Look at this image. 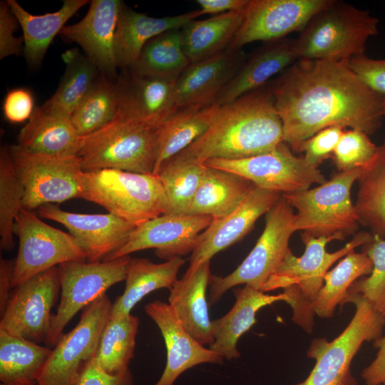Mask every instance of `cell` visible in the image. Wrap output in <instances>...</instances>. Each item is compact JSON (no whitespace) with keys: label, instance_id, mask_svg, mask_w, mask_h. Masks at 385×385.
Returning <instances> with one entry per match:
<instances>
[{"label":"cell","instance_id":"cell-1","mask_svg":"<svg viewBox=\"0 0 385 385\" xmlns=\"http://www.w3.org/2000/svg\"><path fill=\"white\" fill-rule=\"evenodd\" d=\"M294 152L332 126L368 135L381 125L384 97L364 86L343 61L298 59L267 84Z\"/></svg>","mask_w":385,"mask_h":385},{"label":"cell","instance_id":"cell-2","mask_svg":"<svg viewBox=\"0 0 385 385\" xmlns=\"http://www.w3.org/2000/svg\"><path fill=\"white\" fill-rule=\"evenodd\" d=\"M284 141L282 120L265 86L220 106L207 130L177 155L204 163L270 152Z\"/></svg>","mask_w":385,"mask_h":385},{"label":"cell","instance_id":"cell-3","mask_svg":"<svg viewBox=\"0 0 385 385\" xmlns=\"http://www.w3.org/2000/svg\"><path fill=\"white\" fill-rule=\"evenodd\" d=\"M301 236L305 245L304 254L296 257L289 248L261 291L282 289L287 297V303L293 310V322L306 332L312 333L315 315L313 304L328 270L356 247L369 242L373 235L364 232L357 233L343 247L334 252H328L326 249L328 242L334 240L333 238L303 234Z\"/></svg>","mask_w":385,"mask_h":385},{"label":"cell","instance_id":"cell-4","mask_svg":"<svg viewBox=\"0 0 385 385\" xmlns=\"http://www.w3.org/2000/svg\"><path fill=\"white\" fill-rule=\"evenodd\" d=\"M160 128L116 115L101 129L81 137L77 156L83 171L117 169L153 174Z\"/></svg>","mask_w":385,"mask_h":385},{"label":"cell","instance_id":"cell-5","mask_svg":"<svg viewBox=\"0 0 385 385\" xmlns=\"http://www.w3.org/2000/svg\"><path fill=\"white\" fill-rule=\"evenodd\" d=\"M80 197L135 226L167 210L162 184L154 174L117 169L82 171Z\"/></svg>","mask_w":385,"mask_h":385},{"label":"cell","instance_id":"cell-6","mask_svg":"<svg viewBox=\"0 0 385 385\" xmlns=\"http://www.w3.org/2000/svg\"><path fill=\"white\" fill-rule=\"evenodd\" d=\"M379 22L368 11L333 1L295 40L298 59L344 61L364 54L368 39L379 33Z\"/></svg>","mask_w":385,"mask_h":385},{"label":"cell","instance_id":"cell-7","mask_svg":"<svg viewBox=\"0 0 385 385\" xmlns=\"http://www.w3.org/2000/svg\"><path fill=\"white\" fill-rule=\"evenodd\" d=\"M364 168V167H363ZM363 168L339 171L330 180L312 189L282 194L296 209V231L314 237L344 240L359 228V220L351 199V189Z\"/></svg>","mask_w":385,"mask_h":385},{"label":"cell","instance_id":"cell-8","mask_svg":"<svg viewBox=\"0 0 385 385\" xmlns=\"http://www.w3.org/2000/svg\"><path fill=\"white\" fill-rule=\"evenodd\" d=\"M349 302L355 305L356 312L344 331L331 342L324 337L312 341L307 355L316 363L298 385H358L351 363L364 342L381 337L385 316L358 294H348L344 304Z\"/></svg>","mask_w":385,"mask_h":385},{"label":"cell","instance_id":"cell-9","mask_svg":"<svg viewBox=\"0 0 385 385\" xmlns=\"http://www.w3.org/2000/svg\"><path fill=\"white\" fill-rule=\"evenodd\" d=\"M296 232L293 208L282 197L265 214V229L242 262L225 277L212 275L210 282V305L218 302L238 284L262 288L283 260L292 235Z\"/></svg>","mask_w":385,"mask_h":385},{"label":"cell","instance_id":"cell-10","mask_svg":"<svg viewBox=\"0 0 385 385\" xmlns=\"http://www.w3.org/2000/svg\"><path fill=\"white\" fill-rule=\"evenodd\" d=\"M130 260L125 255L101 262L71 261L58 266L61 299L53 317L47 346H55L76 313L106 294L110 287L125 280Z\"/></svg>","mask_w":385,"mask_h":385},{"label":"cell","instance_id":"cell-11","mask_svg":"<svg viewBox=\"0 0 385 385\" xmlns=\"http://www.w3.org/2000/svg\"><path fill=\"white\" fill-rule=\"evenodd\" d=\"M14 166L24 189V208L40 207L79 198L78 156H54L29 151L19 145L10 146Z\"/></svg>","mask_w":385,"mask_h":385},{"label":"cell","instance_id":"cell-12","mask_svg":"<svg viewBox=\"0 0 385 385\" xmlns=\"http://www.w3.org/2000/svg\"><path fill=\"white\" fill-rule=\"evenodd\" d=\"M14 232L19 238L11 287L59 265L87 260L86 253L69 232L51 227L31 211L22 208Z\"/></svg>","mask_w":385,"mask_h":385},{"label":"cell","instance_id":"cell-13","mask_svg":"<svg viewBox=\"0 0 385 385\" xmlns=\"http://www.w3.org/2000/svg\"><path fill=\"white\" fill-rule=\"evenodd\" d=\"M113 303L104 294L83 309L77 325L62 334L36 385H76L85 365L97 351Z\"/></svg>","mask_w":385,"mask_h":385},{"label":"cell","instance_id":"cell-14","mask_svg":"<svg viewBox=\"0 0 385 385\" xmlns=\"http://www.w3.org/2000/svg\"><path fill=\"white\" fill-rule=\"evenodd\" d=\"M239 175L257 188L282 194L303 191L326 181L318 168L296 156L283 141L273 150L241 159H210L204 163Z\"/></svg>","mask_w":385,"mask_h":385},{"label":"cell","instance_id":"cell-15","mask_svg":"<svg viewBox=\"0 0 385 385\" xmlns=\"http://www.w3.org/2000/svg\"><path fill=\"white\" fill-rule=\"evenodd\" d=\"M13 289L1 316L0 329L37 344H46L53 317L51 309L61 290L58 266Z\"/></svg>","mask_w":385,"mask_h":385},{"label":"cell","instance_id":"cell-16","mask_svg":"<svg viewBox=\"0 0 385 385\" xmlns=\"http://www.w3.org/2000/svg\"><path fill=\"white\" fill-rule=\"evenodd\" d=\"M334 0H250L242 24L227 49L239 50L254 41H274L302 31Z\"/></svg>","mask_w":385,"mask_h":385},{"label":"cell","instance_id":"cell-17","mask_svg":"<svg viewBox=\"0 0 385 385\" xmlns=\"http://www.w3.org/2000/svg\"><path fill=\"white\" fill-rule=\"evenodd\" d=\"M206 215L163 214L137 225L128 240L107 260L154 248L160 259L168 260L192 252L199 235L212 222Z\"/></svg>","mask_w":385,"mask_h":385},{"label":"cell","instance_id":"cell-18","mask_svg":"<svg viewBox=\"0 0 385 385\" xmlns=\"http://www.w3.org/2000/svg\"><path fill=\"white\" fill-rule=\"evenodd\" d=\"M38 214L64 225L83 247L88 262L107 260L124 246L136 227L111 213L71 212L53 204L40 207Z\"/></svg>","mask_w":385,"mask_h":385},{"label":"cell","instance_id":"cell-19","mask_svg":"<svg viewBox=\"0 0 385 385\" xmlns=\"http://www.w3.org/2000/svg\"><path fill=\"white\" fill-rule=\"evenodd\" d=\"M123 4L120 0H93L81 21L65 26L60 32L82 48L101 74L112 80L118 78L115 38Z\"/></svg>","mask_w":385,"mask_h":385},{"label":"cell","instance_id":"cell-20","mask_svg":"<svg viewBox=\"0 0 385 385\" xmlns=\"http://www.w3.org/2000/svg\"><path fill=\"white\" fill-rule=\"evenodd\" d=\"M175 81L124 69L115 81L118 103L116 115L160 127L178 108Z\"/></svg>","mask_w":385,"mask_h":385},{"label":"cell","instance_id":"cell-21","mask_svg":"<svg viewBox=\"0 0 385 385\" xmlns=\"http://www.w3.org/2000/svg\"><path fill=\"white\" fill-rule=\"evenodd\" d=\"M281 197L279 192L255 187L231 214L212 220L199 235L188 267L194 268L210 261L217 252L243 238L257 219L265 215Z\"/></svg>","mask_w":385,"mask_h":385},{"label":"cell","instance_id":"cell-22","mask_svg":"<svg viewBox=\"0 0 385 385\" xmlns=\"http://www.w3.org/2000/svg\"><path fill=\"white\" fill-rule=\"evenodd\" d=\"M146 314L156 324L165 341L167 361L154 385H174L186 370L205 364H220L223 359L196 341L183 327L171 306L155 300L145 306Z\"/></svg>","mask_w":385,"mask_h":385},{"label":"cell","instance_id":"cell-23","mask_svg":"<svg viewBox=\"0 0 385 385\" xmlns=\"http://www.w3.org/2000/svg\"><path fill=\"white\" fill-rule=\"evenodd\" d=\"M247 57L242 49H226L190 63L175 83L177 108L214 104Z\"/></svg>","mask_w":385,"mask_h":385},{"label":"cell","instance_id":"cell-24","mask_svg":"<svg viewBox=\"0 0 385 385\" xmlns=\"http://www.w3.org/2000/svg\"><path fill=\"white\" fill-rule=\"evenodd\" d=\"M298 57L295 40L287 38L266 42L249 57L215 100L222 106L266 86L271 78L282 73Z\"/></svg>","mask_w":385,"mask_h":385},{"label":"cell","instance_id":"cell-25","mask_svg":"<svg viewBox=\"0 0 385 385\" xmlns=\"http://www.w3.org/2000/svg\"><path fill=\"white\" fill-rule=\"evenodd\" d=\"M210 261L188 267L170 290L168 304L185 329L200 344L213 342L212 324L208 311L206 291L212 274Z\"/></svg>","mask_w":385,"mask_h":385},{"label":"cell","instance_id":"cell-26","mask_svg":"<svg viewBox=\"0 0 385 385\" xmlns=\"http://www.w3.org/2000/svg\"><path fill=\"white\" fill-rule=\"evenodd\" d=\"M199 16L198 9L175 16L155 18L133 11L123 3L118 15L115 38L118 67L131 68L148 41L167 31L182 29Z\"/></svg>","mask_w":385,"mask_h":385},{"label":"cell","instance_id":"cell-27","mask_svg":"<svg viewBox=\"0 0 385 385\" xmlns=\"http://www.w3.org/2000/svg\"><path fill=\"white\" fill-rule=\"evenodd\" d=\"M235 293L236 301L232 309L223 317L212 320L213 342L209 347L222 359L228 360L240 356L238 340L257 322V312L267 305L287 301L283 292L277 295L267 294L250 285L236 289Z\"/></svg>","mask_w":385,"mask_h":385},{"label":"cell","instance_id":"cell-28","mask_svg":"<svg viewBox=\"0 0 385 385\" xmlns=\"http://www.w3.org/2000/svg\"><path fill=\"white\" fill-rule=\"evenodd\" d=\"M205 166L186 215L210 216L217 220L231 214L256 186L235 173Z\"/></svg>","mask_w":385,"mask_h":385},{"label":"cell","instance_id":"cell-29","mask_svg":"<svg viewBox=\"0 0 385 385\" xmlns=\"http://www.w3.org/2000/svg\"><path fill=\"white\" fill-rule=\"evenodd\" d=\"M81 140L71 117L46 112L38 107L20 130L18 145L36 153L76 156Z\"/></svg>","mask_w":385,"mask_h":385},{"label":"cell","instance_id":"cell-30","mask_svg":"<svg viewBox=\"0 0 385 385\" xmlns=\"http://www.w3.org/2000/svg\"><path fill=\"white\" fill-rule=\"evenodd\" d=\"M23 31L24 56L31 67L42 63L53 38L60 34L66 23L88 0H64L56 11L43 15L28 12L16 0H7Z\"/></svg>","mask_w":385,"mask_h":385},{"label":"cell","instance_id":"cell-31","mask_svg":"<svg viewBox=\"0 0 385 385\" xmlns=\"http://www.w3.org/2000/svg\"><path fill=\"white\" fill-rule=\"evenodd\" d=\"M181 257L162 263H154L147 258H131L123 293L113 303L111 317L130 314L135 305L149 293L161 288L172 289L178 273L185 264Z\"/></svg>","mask_w":385,"mask_h":385},{"label":"cell","instance_id":"cell-32","mask_svg":"<svg viewBox=\"0 0 385 385\" xmlns=\"http://www.w3.org/2000/svg\"><path fill=\"white\" fill-rule=\"evenodd\" d=\"M220 106L178 108L160 128L157 160L153 174L167 160L177 155L209 128Z\"/></svg>","mask_w":385,"mask_h":385},{"label":"cell","instance_id":"cell-33","mask_svg":"<svg viewBox=\"0 0 385 385\" xmlns=\"http://www.w3.org/2000/svg\"><path fill=\"white\" fill-rule=\"evenodd\" d=\"M51 351L0 329V385H36Z\"/></svg>","mask_w":385,"mask_h":385},{"label":"cell","instance_id":"cell-34","mask_svg":"<svg viewBox=\"0 0 385 385\" xmlns=\"http://www.w3.org/2000/svg\"><path fill=\"white\" fill-rule=\"evenodd\" d=\"M244 11H230L186 24L181 34L183 49L190 63L226 50L242 24Z\"/></svg>","mask_w":385,"mask_h":385},{"label":"cell","instance_id":"cell-35","mask_svg":"<svg viewBox=\"0 0 385 385\" xmlns=\"http://www.w3.org/2000/svg\"><path fill=\"white\" fill-rule=\"evenodd\" d=\"M354 204L359 224L372 235L385 237V139L357 180Z\"/></svg>","mask_w":385,"mask_h":385},{"label":"cell","instance_id":"cell-36","mask_svg":"<svg viewBox=\"0 0 385 385\" xmlns=\"http://www.w3.org/2000/svg\"><path fill=\"white\" fill-rule=\"evenodd\" d=\"M66 69L54 94L41 109L71 117L100 74L98 68L78 48H71L62 55Z\"/></svg>","mask_w":385,"mask_h":385},{"label":"cell","instance_id":"cell-37","mask_svg":"<svg viewBox=\"0 0 385 385\" xmlns=\"http://www.w3.org/2000/svg\"><path fill=\"white\" fill-rule=\"evenodd\" d=\"M373 269L370 257L364 252H350L324 277V284L313 304L316 315L322 319L332 318L336 307H342L353 283L368 276Z\"/></svg>","mask_w":385,"mask_h":385},{"label":"cell","instance_id":"cell-38","mask_svg":"<svg viewBox=\"0 0 385 385\" xmlns=\"http://www.w3.org/2000/svg\"><path fill=\"white\" fill-rule=\"evenodd\" d=\"M190 64L183 46L181 29H174L148 41L129 69L141 75L176 81Z\"/></svg>","mask_w":385,"mask_h":385},{"label":"cell","instance_id":"cell-39","mask_svg":"<svg viewBox=\"0 0 385 385\" xmlns=\"http://www.w3.org/2000/svg\"><path fill=\"white\" fill-rule=\"evenodd\" d=\"M139 324V318L131 314L111 317L94 356L103 371L110 374H118L129 369L134 356Z\"/></svg>","mask_w":385,"mask_h":385},{"label":"cell","instance_id":"cell-40","mask_svg":"<svg viewBox=\"0 0 385 385\" xmlns=\"http://www.w3.org/2000/svg\"><path fill=\"white\" fill-rule=\"evenodd\" d=\"M205 165L194 160L173 157L155 174L163 188L166 200L165 214H187L201 183Z\"/></svg>","mask_w":385,"mask_h":385},{"label":"cell","instance_id":"cell-41","mask_svg":"<svg viewBox=\"0 0 385 385\" xmlns=\"http://www.w3.org/2000/svg\"><path fill=\"white\" fill-rule=\"evenodd\" d=\"M118 108L115 81L100 73L71 114V120L78 135L83 137L112 121Z\"/></svg>","mask_w":385,"mask_h":385},{"label":"cell","instance_id":"cell-42","mask_svg":"<svg viewBox=\"0 0 385 385\" xmlns=\"http://www.w3.org/2000/svg\"><path fill=\"white\" fill-rule=\"evenodd\" d=\"M24 189L16 173L10 146L0 152V246L4 251L14 247L16 217L24 208Z\"/></svg>","mask_w":385,"mask_h":385},{"label":"cell","instance_id":"cell-43","mask_svg":"<svg viewBox=\"0 0 385 385\" xmlns=\"http://www.w3.org/2000/svg\"><path fill=\"white\" fill-rule=\"evenodd\" d=\"M363 246L371 260V274L355 281L348 294H358L379 314L385 316V238L373 235L372 239Z\"/></svg>","mask_w":385,"mask_h":385},{"label":"cell","instance_id":"cell-44","mask_svg":"<svg viewBox=\"0 0 385 385\" xmlns=\"http://www.w3.org/2000/svg\"><path fill=\"white\" fill-rule=\"evenodd\" d=\"M378 150L369 138L360 130L344 131L334 153L333 158L339 171L363 168L374 157Z\"/></svg>","mask_w":385,"mask_h":385},{"label":"cell","instance_id":"cell-45","mask_svg":"<svg viewBox=\"0 0 385 385\" xmlns=\"http://www.w3.org/2000/svg\"><path fill=\"white\" fill-rule=\"evenodd\" d=\"M343 62L364 86L385 97V59H374L362 54Z\"/></svg>","mask_w":385,"mask_h":385},{"label":"cell","instance_id":"cell-46","mask_svg":"<svg viewBox=\"0 0 385 385\" xmlns=\"http://www.w3.org/2000/svg\"><path fill=\"white\" fill-rule=\"evenodd\" d=\"M344 130L337 126L324 128L305 140L301 147L304 158L310 165L318 168L333 154Z\"/></svg>","mask_w":385,"mask_h":385},{"label":"cell","instance_id":"cell-47","mask_svg":"<svg viewBox=\"0 0 385 385\" xmlns=\"http://www.w3.org/2000/svg\"><path fill=\"white\" fill-rule=\"evenodd\" d=\"M19 21L7 1L0 3V59L19 55L24 38L14 36Z\"/></svg>","mask_w":385,"mask_h":385},{"label":"cell","instance_id":"cell-48","mask_svg":"<svg viewBox=\"0 0 385 385\" xmlns=\"http://www.w3.org/2000/svg\"><path fill=\"white\" fill-rule=\"evenodd\" d=\"M34 111L33 94L26 88H13L4 98L3 113L5 118L11 123L28 121Z\"/></svg>","mask_w":385,"mask_h":385},{"label":"cell","instance_id":"cell-49","mask_svg":"<svg viewBox=\"0 0 385 385\" xmlns=\"http://www.w3.org/2000/svg\"><path fill=\"white\" fill-rule=\"evenodd\" d=\"M76 385H134V381L130 369L110 374L99 366L93 357L83 368Z\"/></svg>","mask_w":385,"mask_h":385},{"label":"cell","instance_id":"cell-50","mask_svg":"<svg viewBox=\"0 0 385 385\" xmlns=\"http://www.w3.org/2000/svg\"><path fill=\"white\" fill-rule=\"evenodd\" d=\"M378 352L374 360L361 372L365 385H385V337L374 341Z\"/></svg>","mask_w":385,"mask_h":385},{"label":"cell","instance_id":"cell-51","mask_svg":"<svg viewBox=\"0 0 385 385\" xmlns=\"http://www.w3.org/2000/svg\"><path fill=\"white\" fill-rule=\"evenodd\" d=\"M250 0H197L200 14L218 15L230 11H243Z\"/></svg>","mask_w":385,"mask_h":385},{"label":"cell","instance_id":"cell-52","mask_svg":"<svg viewBox=\"0 0 385 385\" xmlns=\"http://www.w3.org/2000/svg\"><path fill=\"white\" fill-rule=\"evenodd\" d=\"M14 267V260H0V315L1 316L6 309L10 297V289Z\"/></svg>","mask_w":385,"mask_h":385},{"label":"cell","instance_id":"cell-53","mask_svg":"<svg viewBox=\"0 0 385 385\" xmlns=\"http://www.w3.org/2000/svg\"><path fill=\"white\" fill-rule=\"evenodd\" d=\"M384 111L385 113V97H384Z\"/></svg>","mask_w":385,"mask_h":385}]
</instances>
